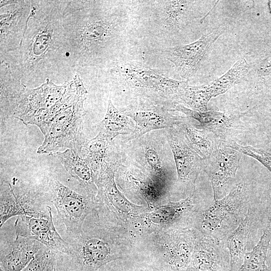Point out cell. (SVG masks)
<instances>
[{"mask_svg":"<svg viewBox=\"0 0 271 271\" xmlns=\"http://www.w3.org/2000/svg\"><path fill=\"white\" fill-rule=\"evenodd\" d=\"M34 239L16 236L15 239L1 245L0 270L22 271L44 246Z\"/></svg>","mask_w":271,"mask_h":271,"instance_id":"44dd1931","label":"cell"},{"mask_svg":"<svg viewBox=\"0 0 271 271\" xmlns=\"http://www.w3.org/2000/svg\"><path fill=\"white\" fill-rule=\"evenodd\" d=\"M167 138L175 163L176 188L183 199L196 192V182L203 170V159L188 145L178 128H169Z\"/></svg>","mask_w":271,"mask_h":271,"instance_id":"7c38bea8","label":"cell"},{"mask_svg":"<svg viewBox=\"0 0 271 271\" xmlns=\"http://www.w3.org/2000/svg\"><path fill=\"white\" fill-rule=\"evenodd\" d=\"M269 258L271 259V256H269ZM268 266V268L269 269V271H271V263L270 264V265L268 266Z\"/></svg>","mask_w":271,"mask_h":271,"instance_id":"60d3db41","label":"cell"},{"mask_svg":"<svg viewBox=\"0 0 271 271\" xmlns=\"http://www.w3.org/2000/svg\"><path fill=\"white\" fill-rule=\"evenodd\" d=\"M255 71L256 75L261 78L271 74V51L258 64Z\"/></svg>","mask_w":271,"mask_h":271,"instance_id":"e575fe53","label":"cell"},{"mask_svg":"<svg viewBox=\"0 0 271 271\" xmlns=\"http://www.w3.org/2000/svg\"><path fill=\"white\" fill-rule=\"evenodd\" d=\"M31 1H19L8 5V10L1 13V55L18 49L19 53L26 27Z\"/></svg>","mask_w":271,"mask_h":271,"instance_id":"d6986e66","label":"cell"},{"mask_svg":"<svg viewBox=\"0 0 271 271\" xmlns=\"http://www.w3.org/2000/svg\"><path fill=\"white\" fill-rule=\"evenodd\" d=\"M18 1H1V8L4 6L17 3Z\"/></svg>","mask_w":271,"mask_h":271,"instance_id":"f35d334b","label":"cell"},{"mask_svg":"<svg viewBox=\"0 0 271 271\" xmlns=\"http://www.w3.org/2000/svg\"><path fill=\"white\" fill-rule=\"evenodd\" d=\"M129 86L148 99L171 108L179 99L187 80L178 81L152 68L124 65L120 69Z\"/></svg>","mask_w":271,"mask_h":271,"instance_id":"9c48e42d","label":"cell"},{"mask_svg":"<svg viewBox=\"0 0 271 271\" xmlns=\"http://www.w3.org/2000/svg\"><path fill=\"white\" fill-rule=\"evenodd\" d=\"M268 7H269L270 13L271 14V1L268 2Z\"/></svg>","mask_w":271,"mask_h":271,"instance_id":"ab89813d","label":"cell"},{"mask_svg":"<svg viewBox=\"0 0 271 271\" xmlns=\"http://www.w3.org/2000/svg\"><path fill=\"white\" fill-rule=\"evenodd\" d=\"M271 241V211L266 226L256 245L247 252L243 262L237 271H269L266 263Z\"/></svg>","mask_w":271,"mask_h":271,"instance_id":"4dcf8cb0","label":"cell"},{"mask_svg":"<svg viewBox=\"0 0 271 271\" xmlns=\"http://www.w3.org/2000/svg\"><path fill=\"white\" fill-rule=\"evenodd\" d=\"M61 163L68 173L76 180L85 193L96 199L97 188L89 165L75 150L68 149L52 155Z\"/></svg>","mask_w":271,"mask_h":271,"instance_id":"cb8c5ba5","label":"cell"},{"mask_svg":"<svg viewBox=\"0 0 271 271\" xmlns=\"http://www.w3.org/2000/svg\"><path fill=\"white\" fill-rule=\"evenodd\" d=\"M171 111L180 112L188 117L195 119L199 123L198 126L201 129L210 132L220 139L225 137L228 130L238 122L242 115L241 113L226 114L215 110L197 111L181 103L175 104Z\"/></svg>","mask_w":271,"mask_h":271,"instance_id":"7402d4cb","label":"cell"},{"mask_svg":"<svg viewBox=\"0 0 271 271\" xmlns=\"http://www.w3.org/2000/svg\"><path fill=\"white\" fill-rule=\"evenodd\" d=\"M0 271H1V270H0Z\"/></svg>","mask_w":271,"mask_h":271,"instance_id":"ee69618b","label":"cell"},{"mask_svg":"<svg viewBox=\"0 0 271 271\" xmlns=\"http://www.w3.org/2000/svg\"><path fill=\"white\" fill-rule=\"evenodd\" d=\"M89 217L81 234L68 241L69 253L61 254L69 271H98L134 254V239L125 228L103 219L95 211Z\"/></svg>","mask_w":271,"mask_h":271,"instance_id":"3957f363","label":"cell"},{"mask_svg":"<svg viewBox=\"0 0 271 271\" xmlns=\"http://www.w3.org/2000/svg\"><path fill=\"white\" fill-rule=\"evenodd\" d=\"M31 10L18 54L21 78L44 79L68 52L62 2L31 1Z\"/></svg>","mask_w":271,"mask_h":271,"instance_id":"6da1fadb","label":"cell"},{"mask_svg":"<svg viewBox=\"0 0 271 271\" xmlns=\"http://www.w3.org/2000/svg\"><path fill=\"white\" fill-rule=\"evenodd\" d=\"M74 82L78 90L77 99L51 124L42 144L37 150L38 154L52 155L72 149L80 154L87 140L83 130V118L87 113L83 102L87 92L79 77L75 78Z\"/></svg>","mask_w":271,"mask_h":271,"instance_id":"52a82bcc","label":"cell"},{"mask_svg":"<svg viewBox=\"0 0 271 271\" xmlns=\"http://www.w3.org/2000/svg\"><path fill=\"white\" fill-rule=\"evenodd\" d=\"M13 73L9 63H1V118L14 115L26 86L19 75Z\"/></svg>","mask_w":271,"mask_h":271,"instance_id":"d4e9b609","label":"cell"},{"mask_svg":"<svg viewBox=\"0 0 271 271\" xmlns=\"http://www.w3.org/2000/svg\"><path fill=\"white\" fill-rule=\"evenodd\" d=\"M118 155L114 151L112 141L99 133L93 138L86 140L80 154L90 167L93 175L105 161L110 160Z\"/></svg>","mask_w":271,"mask_h":271,"instance_id":"4316f807","label":"cell"},{"mask_svg":"<svg viewBox=\"0 0 271 271\" xmlns=\"http://www.w3.org/2000/svg\"><path fill=\"white\" fill-rule=\"evenodd\" d=\"M134 128V121L115 107L109 99L105 115L98 125V133L112 141L120 134H131Z\"/></svg>","mask_w":271,"mask_h":271,"instance_id":"83f0119b","label":"cell"},{"mask_svg":"<svg viewBox=\"0 0 271 271\" xmlns=\"http://www.w3.org/2000/svg\"><path fill=\"white\" fill-rule=\"evenodd\" d=\"M252 206L238 226L226 240L230 259V271H237L241 266L246 247L256 223L254 210Z\"/></svg>","mask_w":271,"mask_h":271,"instance_id":"484cf974","label":"cell"},{"mask_svg":"<svg viewBox=\"0 0 271 271\" xmlns=\"http://www.w3.org/2000/svg\"><path fill=\"white\" fill-rule=\"evenodd\" d=\"M226 240L199 235L186 271H230Z\"/></svg>","mask_w":271,"mask_h":271,"instance_id":"ac0fdd59","label":"cell"},{"mask_svg":"<svg viewBox=\"0 0 271 271\" xmlns=\"http://www.w3.org/2000/svg\"><path fill=\"white\" fill-rule=\"evenodd\" d=\"M122 162L119 155L105 161L93 175L97 188L95 211L103 219L126 229L134 218L150 209L132 203L119 190L115 177Z\"/></svg>","mask_w":271,"mask_h":271,"instance_id":"8992f818","label":"cell"},{"mask_svg":"<svg viewBox=\"0 0 271 271\" xmlns=\"http://www.w3.org/2000/svg\"><path fill=\"white\" fill-rule=\"evenodd\" d=\"M52 271H69L63 262L61 254H58L56 265Z\"/></svg>","mask_w":271,"mask_h":271,"instance_id":"8d00e7d4","label":"cell"},{"mask_svg":"<svg viewBox=\"0 0 271 271\" xmlns=\"http://www.w3.org/2000/svg\"><path fill=\"white\" fill-rule=\"evenodd\" d=\"M249 69L250 66L246 59L244 57L241 58L221 76L203 86L212 98L225 93L243 80Z\"/></svg>","mask_w":271,"mask_h":271,"instance_id":"f546056e","label":"cell"},{"mask_svg":"<svg viewBox=\"0 0 271 271\" xmlns=\"http://www.w3.org/2000/svg\"><path fill=\"white\" fill-rule=\"evenodd\" d=\"M70 83L57 86L47 79V82L35 89L26 87L13 117L26 125L33 116L50 109L65 95Z\"/></svg>","mask_w":271,"mask_h":271,"instance_id":"e0dca14e","label":"cell"},{"mask_svg":"<svg viewBox=\"0 0 271 271\" xmlns=\"http://www.w3.org/2000/svg\"><path fill=\"white\" fill-rule=\"evenodd\" d=\"M58 256V253L44 246L22 271H52Z\"/></svg>","mask_w":271,"mask_h":271,"instance_id":"d6a6232c","label":"cell"},{"mask_svg":"<svg viewBox=\"0 0 271 271\" xmlns=\"http://www.w3.org/2000/svg\"><path fill=\"white\" fill-rule=\"evenodd\" d=\"M125 259L117 260L106 264L104 266L103 271H141V269L133 268L132 265L130 267L128 265L126 267L124 262Z\"/></svg>","mask_w":271,"mask_h":271,"instance_id":"d590c367","label":"cell"},{"mask_svg":"<svg viewBox=\"0 0 271 271\" xmlns=\"http://www.w3.org/2000/svg\"><path fill=\"white\" fill-rule=\"evenodd\" d=\"M252 206L246 184L239 183L222 198L195 216L192 228L199 235L226 240L245 218Z\"/></svg>","mask_w":271,"mask_h":271,"instance_id":"5b68a950","label":"cell"},{"mask_svg":"<svg viewBox=\"0 0 271 271\" xmlns=\"http://www.w3.org/2000/svg\"><path fill=\"white\" fill-rule=\"evenodd\" d=\"M199 235L193 228L153 232L134 239L135 252H144L165 271H186Z\"/></svg>","mask_w":271,"mask_h":271,"instance_id":"277c9868","label":"cell"},{"mask_svg":"<svg viewBox=\"0 0 271 271\" xmlns=\"http://www.w3.org/2000/svg\"><path fill=\"white\" fill-rule=\"evenodd\" d=\"M141 271H142V270H141Z\"/></svg>","mask_w":271,"mask_h":271,"instance_id":"7bdbcfd3","label":"cell"},{"mask_svg":"<svg viewBox=\"0 0 271 271\" xmlns=\"http://www.w3.org/2000/svg\"><path fill=\"white\" fill-rule=\"evenodd\" d=\"M52 211L48 205L46 212L19 216L14 225L16 235L34 239L58 254L67 255L70 244L57 232Z\"/></svg>","mask_w":271,"mask_h":271,"instance_id":"2e32d148","label":"cell"},{"mask_svg":"<svg viewBox=\"0 0 271 271\" xmlns=\"http://www.w3.org/2000/svg\"><path fill=\"white\" fill-rule=\"evenodd\" d=\"M206 207L196 194L149 209L134 218L126 230L133 239L153 232L192 228L196 215Z\"/></svg>","mask_w":271,"mask_h":271,"instance_id":"ba28073f","label":"cell"},{"mask_svg":"<svg viewBox=\"0 0 271 271\" xmlns=\"http://www.w3.org/2000/svg\"><path fill=\"white\" fill-rule=\"evenodd\" d=\"M241 154L223 142L209 157L203 159V170L211 182L214 200L227 195L237 184L236 175Z\"/></svg>","mask_w":271,"mask_h":271,"instance_id":"5bb4252c","label":"cell"},{"mask_svg":"<svg viewBox=\"0 0 271 271\" xmlns=\"http://www.w3.org/2000/svg\"><path fill=\"white\" fill-rule=\"evenodd\" d=\"M49 187L52 202L70 241L82 232L85 220L97 208L96 199L79 194L56 179L50 180Z\"/></svg>","mask_w":271,"mask_h":271,"instance_id":"30bf717a","label":"cell"},{"mask_svg":"<svg viewBox=\"0 0 271 271\" xmlns=\"http://www.w3.org/2000/svg\"><path fill=\"white\" fill-rule=\"evenodd\" d=\"M163 2V7L161 14L164 27L170 31L180 29L194 2L175 0L165 1Z\"/></svg>","mask_w":271,"mask_h":271,"instance_id":"1f68e13d","label":"cell"},{"mask_svg":"<svg viewBox=\"0 0 271 271\" xmlns=\"http://www.w3.org/2000/svg\"><path fill=\"white\" fill-rule=\"evenodd\" d=\"M120 111L135 124L133 132L125 142L138 139L152 130L173 127L186 120L185 117L170 113L168 106L147 98L139 99Z\"/></svg>","mask_w":271,"mask_h":271,"instance_id":"4fadbf2b","label":"cell"},{"mask_svg":"<svg viewBox=\"0 0 271 271\" xmlns=\"http://www.w3.org/2000/svg\"><path fill=\"white\" fill-rule=\"evenodd\" d=\"M0 227L14 216L36 214L46 211L36 198L26 193L16 192L11 184L3 181L1 185Z\"/></svg>","mask_w":271,"mask_h":271,"instance_id":"ffe728a7","label":"cell"},{"mask_svg":"<svg viewBox=\"0 0 271 271\" xmlns=\"http://www.w3.org/2000/svg\"><path fill=\"white\" fill-rule=\"evenodd\" d=\"M267 256H271V249H270V251H269V254H267Z\"/></svg>","mask_w":271,"mask_h":271,"instance_id":"b9f144b4","label":"cell"},{"mask_svg":"<svg viewBox=\"0 0 271 271\" xmlns=\"http://www.w3.org/2000/svg\"><path fill=\"white\" fill-rule=\"evenodd\" d=\"M138 166L155 182L171 195V178L155 144L143 143L137 153Z\"/></svg>","mask_w":271,"mask_h":271,"instance_id":"603a6c76","label":"cell"},{"mask_svg":"<svg viewBox=\"0 0 271 271\" xmlns=\"http://www.w3.org/2000/svg\"><path fill=\"white\" fill-rule=\"evenodd\" d=\"M188 145L203 159L209 157L219 145L212 133L198 129L186 120L177 125Z\"/></svg>","mask_w":271,"mask_h":271,"instance_id":"f1b7e54d","label":"cell"},{"mask_svg":"<svg viewBox=\"0 0 271 271\" xmlns=\"http://www.w3.org/2000/svg\"><path fill=\"white\" fill-rule=\"evenodd\" d=\"M225 31L224 25L217 27L194 42L168 48L165 51L166 58L174 65L181 77L187 81L195 76L215 41Z\"/></svg>","mask_w":271,"mask_h":271,"instance_id":"9a60e30c","label":"cell"},{"mask_svg":"<svg viewBox=\"0 0 271 271\" xmlns=\"http://www.w3.org/2000/svg\"><path fill=\"white\" fill-rule=\"evenodd\" d=\"M122 164L115 175L123 194L132 203L150 209L171 200L170 194L155 182L136 164Z\"/></svg>","mask_w":271,"mask_h":271,"instance_id":"8fae6325","label":"cell"},{"mask_svg":"<svg viewBox=\"0 0 271 271\" xmlns=\"http://www.w3.org/2000/svg\"><path fill=\"white\" fill-rule=\"evenodd\" d=\"M141 269L142 271H165L150 263Z\"/></svg>","mask_w":271,"mask_h":271,"instance_id":"74e56055","label":"cell"},{"mask_svg":"<svg viewBox=\"0 0 271 271\" xmlns=\"http://www.w3.org/2000/svg\"><path fill=\"white\" fill-rule=\"evenodd\" d=\"M224 143L226 146L236 150L241 154L256 159L271 172V150H264L249 146H242L234 141L224 142Z\"/></svg>","mask_w":271,"mask_h":271,"instance_id":"836d02e7","label":"cell"},{"mask_svg":"<svg viewBox=\"0 0 271 271\" xmlns=\"http://www.w3.org/2000/svg\"><path fill=\"white\" fill-rule=\"evenodd\" d=\"M66 1L63 25L68 52L83 66L98 63L118 36L119 19L105 10L90 6V1Z\"/></svg>","mask_w":271,"mask_h":271,"instance_id":"7a4b0ae2","label":"cell"}]
</instances>
